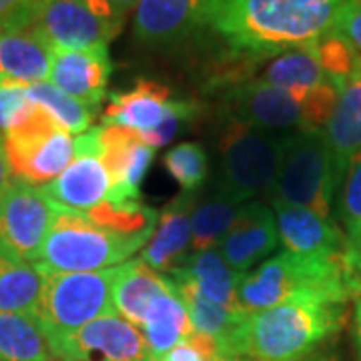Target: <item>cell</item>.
<instances>
[{
    "instance_id": "obj_1",
    "label": "cell",
    "mask_w": 361,
    "mask_h": 361,
    "mask_svg": "<svg viewBox=\"0 0 361 361\" xmlns=\"http://www.w3.org/2000/svg\"><path fill=\"white\" fill-rule=\"evenodd\" d=\"M349 0H203L199 25L235 54L269 59L334 32Z\"/></svg>"
},
{
    "instance_id": "obj_2",
    "label": "cell",
    "mask_w": 361,
    "mask_h": 361,
    "mask_svg": "<svg viewBox=\"0 0 361 361\" xmlns=\"http://www.w3.org/2000/svg\"><path fill=\"white\" fill-rule=\"evenodd\" d=\"M345 303L299 297L271 310L249 313L239 353L249 361H301L341 329Z\"/></svg>"
},
{
    "instance_id": "obj_3",
    "label": "cell",
    "mask_w": 361,
    "mask_h": 361,
    "mask_svg": "<svg viewBox=\"0 0 361 361\" xmlns=\"http://www.w3.org/2000/svg\"><path fill=\"white\" fill-rule=\"evenodd\" d=\"M237 295L247 313L271 310L299 297H325L337 303L355 297L343 259L301 257L289 251H281L243 275Z\"/></svg>"
},
{
    "instance_id": "obj_4",
    "label": "cell",
    "mask_w": 361,
    "mask_h": 361,
    "mask_svg": "<svg viewBox=\"0 0 361 361\" xmlns=\"http://www.w3.org/2000/svg\"><path fill=\"white\" fill-rule=\"evenodd\" d=\"M151 237L123 235L89 219L85 213L56 205V215L39 257L32 263L49 273H92L129 261Z\"/></svg>"
},
{
    "instance_id": "obj_5",
    "label": "cell",
    "mask_w": 361,
    "mask_h": 361,
    "mask_svg": "<svg viewBox=\"0 0 361 361\" xmlns=\"http://www.w3.org/2000/svg\"><path fill=\"white\" fill-rule=\"evenodd\" d=\"M336 193V169L325 130L297 129L285 137L273 201L331 217Z\"/></svg>"
},
{
    "instance_id": "obj_6",
    "label": "cell",
    "mask_w": 361,
    "mask_h": 361,
    "mask_svg": "<svg viewBox=\"0 0 361 361\" xmlns=\"http://www.w3.org/2000/svg\"><path fill=\"white\" fill-rule=\"evenodd\" d=\"M118 267L92 273H42L37 317L51 337L52 348L59 339L71 336L87 323L115 313L113 287Z\"/></svg>"
},
{
    "instance_id": "obj_7",
    "label": "cell",
    "mask_w": 361,
    "mask_h": 361,
    "mask_svg": "<svg viewBox=\"0 0 361 361\" xmlns=\"http://www.w3.org/2000/svg\"><path fill=\"white\" fill-rule=\"evenodd\" d=\"M219 155L221 193L237 205L259 195H273L281 169L283 139L229 121L221 135Z\"/></svg>"
},
{
    "instance_id": "obj_8",
    "label": "cell",
    "mask_w": 361,
    "mask_h": 361,
    "mask_svg": "<svg viewBox=\"0 0 361 361\" xmlns=\"http://www.w3.org/2000/svg\"><path fill=\"white\" fill-rule=\"evenodd\" d=\"M4 153L14 179L49 185L75 159V139L39 103L20 125L4 133Z\"/></svg>"
},
{
    "instance_id": "obj_9",
    "label": "cell",
    "mask_w": 361,
    "mask_h": 361,
    "mask_svg": "<svg viewBox=\"0 0 361 361\" xmlns=\"http://www.w3.org/2000/svg\"><path fill=\"white\" fill-rule=\"evenodd\" d=\"M123 20L109 0H35V25L54 49L106 47Z\"/></svg>"
},
{
    "instance_id": "obj_10",
    "label": "cell",
    "mask_w": 361,
    "mask_h": 361,
    "mask_svg": "<svg viewBox=\"0 0 361 361\" xmlns=\"http://www.w3.org/2000/svg\"><path fill=\"white\" fill-rule=\"evenodd\" d=\"M54 215L56 203L42 189L13 180L0 197V253L35 263Z\"/></svg>"
},
{
    "instance_id": "obj_11",
    "label": "cell",
    "mask_w": 361,
    "mask_h": 361,
    "mask_svg": "<svg viewBox=\"0 0 361 361\" xmlns=\"http://www.w3.org/2000/svg\"><path fill=\"white\" fill-rule=\"evenodd\" d=\"M59 361H151L141 329L106 313L54 343Z\"/></svg>"
},
{
    "instance_id": "obj_12",
    "label": "cell",
    "mask_w": 361,
    "mask_h": 361,
    "mask_svg": "<svg viewBox=\"0 0 361 361\" xmlns=\"http://www.w3.org/2000/svg\"><path fill=\"white\" fill-rule=\"evenodd\" d=\"M231 121L259 130H283L303 127L301 103L291 90L263 80L243 82L225 97Z\"/></svg>"
},
{
    "instance_id": "obj_13",
    "label": "cell",
    "mask_w": 361,
    "mask_h": 361,
    "mask_svg": "<svg viewBox=\"0 0 361 361\" xmlns=\"http://www.w3.org/2000/svg\"><path fill=\"white\" fill-rule=\"evenodd\" d=\"M273 213L283 251L301 257L343 259L348 235L337 227L331 217L277 201H273Z\"/></svg>"
},
{
    "instance_id": "obj_14",
    "label": "cell",
    "mask_w": 361,
    "mask_h": 361,
    "mask_svg": "<svg viewBox=\"0 0 361 361\" xmlns=\"http://www.w3.org/2000/svg\"><path fill=\"white\" fill-rule=\"evenodd\" d=\"M101 159L113 180L109 201H139V187L153 163L155 149L142 141L139 133L118 125L101 127Z\"/></svg>"
},
{
    "instance_id": "obj_15",
    "label": "cell",
    "mask_w": 361,
    "mask_h": 361,
    "mask_svg": "<svg viewBox=\"0 0 361 361\" xmlns=\"http://www.w3.org/2000/svg\"><path fill=\"white\" fill-rule=\"evenodd\" d=\"M279 245V231L275 213L263 203H247L229 233L219 243L221 255L237 275H247Z\"/></svg>"
},
{
    "instance_id": "obj_16",
    "label": "cell",
    "mask_w": 361,
    "mask_h": 361,
    "mask_svg": "<svg viewBox=\"0 0 361 361\" xmlns=\"http://www.w3.org/2000/svg\"><path fill=\"white\" fill-rule=\"evenodd\" d=\"M111 71L106 47L54 49L49 82L94 111L106 97Z\"/></svg>"
},
{
    "instance_id": "obj_17",
    "label": "cell",
    "mask_w": 361,
    "mask_h": 361,
    "mask_svg": "<svg viewBox=\"0 0 361 361\" xmlns=\"http://www.w3.org/2000/svg\"><path fill=\"white\" fill-rule=\"evenodd\" d=\"M54 47L35 23L0 30V80L37 85L49 80Z\"/></svg>"
},
{
    "instance_id": "obj_18",
    "label": "cell",
    "mask_w": 361,
    "mask_h": 361,
    "mask_svg": "<svg viewBox=\"0 0 361 361\" xmlns=\"http://www.w3.org/2000/svg\"><path fill=\"white\" fill-rule=\"evenodd\" d=\"M197 207V195L185 193L175 197L161 213L159 223L142 247L141 261L157 273H173L183 265L191 249V219Z\"/></svg>"
},
{
    "instance_id": "obj_19",
    "label": "cell",
    "mask_w": 361,
    "mask_h": 361,
    "mask_svg": "<svg viewBox=\"0 0 361 361\" xmlns=\"http://www.w3.org/2000/svg\"><path fill=\"white\" fill-rule=\"evenodd\" d=\"M111 191L113 180L101 155H75L63 175L42 187V193L56 205L78 213H89L109 201Z\"/></svg>"
},
{
    "instance_id": "obj_20",
    "label": "cell",
    "mask_w": 361,
    "mask_h": 361,
    "mask_svg": "<svg viewBox=\"0 0 361 361\" xmlns=\"http://www.w3.org/2000/svg\"><path fill=\"white\" fill-rule=\"evenodd\" d=\"M167 277H171L177 293L189 311L195 331H201L205 336L217 339V343L221 345L225 355L241 357L239 345H241V334H243L249 313H235V311L211 303L209 299L199 293V289L195 287L193 281L187 279L179 271L169 273Z\"/></svg>"
},
{
    "instance_id": "obj_21",
    "label": "cell",
    "mask_w": 361,
    "mask_h": 361,
    "mask_svg": "<svg viewBox=\"0 0 361 361\" xmlns=\"http://www.w3.org/2000/svg\"><path fill=\"white\" fill-rule=\"evenodd\" d=\"M103 113V125H118L135 133H149L165 121L175 101L171 90L155 80H139L133 89L113 92Z\"/></svg>"
},
{
    "instance_id": "obj_22",
    "label": "cell",
    "mask_w": 361,
    "mask_h": 361,
    "mask_svg": "<svg viewBox=\"0 0 361 361\" xmlns=\"http://www.w3.org/2000/svg\"><path fill=\"white\" fill-rule=\"evenodd\" d=\"M203 0H141L135 14V39L165 47L185 39L199 25Z\"/></svg>"
},
{
    "instance_id": "obj_23",
    "label": "cell",
    "mask_w": 361,
    "mask_h": 361,
    "mask_svg": "<svg viewBox=\"0 0 361 361\" xmlns=\"http://www.w3.org/2000/svg\"><path fill=\"white\" fill-rule=\"evenodd\" d=\"M336 85L339 97L325 135L334 157L336 180L339 187L351 157L361 149V61L351 77Z\"/></svg>"
},
{
    "instance_id": "obj_24",
    "label": "cell",
    "mask_w": 361,
    "mask_h": 361,
    "mask_svg": "<svg viewBox=\"0 0 361 361\" xmlns=\"http://www.w3.org/2000/svg\"><path fill=\"white\" fill-rule=\"evenodd\" d=\"M171 289V279L151 269L145 261L135 259L118 265L115 287H113V307L123 319L141 327L147 310L157 297Z\"/></svg>"
},
{
    "instance_id": "obj_25",
    "label": "cell",
    "mask_w": 361,
    "mask_h": 361,
    "mask_svg": "<svg viewBox=\"0 0 361 361\" xmlns=\"http://www.w3.org/2000/svg\"><path fill=\"white\" fill-rule=\"evenodd\" d=\"M175 271H179L187 279H191L195 287L199 289V293L211 303L235 311V313H247L241 307V301L237 295L241 275H237L227 265V261L223 259L217 247L207 249V251H191L183 261V265Z\"/></svg>"
},
{
    "instance_id": "obj_26",
    "label": "cell",
    "mask_w": 361,
    "mask_h": 361,
    "mask_svg": "<svg viewBox=\"0 0 361 361\" xmlns=\"http://www.w3.org/2000/svg\"><path fill=\"white\" fill-rule=\"evenodd\" d=\"M139 329L149 345L151 361L161 360L171 349L177 348L193 334L189 311L177 293L173 281H171V289H167L151 303Z\"/></svg>"
},
{
    "instance_id": "obj_27",
    "label": "cell",
    "mask_w": 361,
    "mask_h": 361,
    "mask_svg": "<svg viewBox=\"0 0 361 361\" xmlns=\"http://www.w3.org/2000/svg\"><path fill=\"white\" fill-rule=\"evenodd\" d=\"M0 361H59L35 313L0 311Z\"/></svg>"
},
{
    "instance_id": "obj_28",
    "label": "cell",
    "mask_w": 361,
    "mask_h": 361,
    "mask_svg": "<svg viewBox=\"0 0 361 361\" xmlns=\"http://www.w3.org/2000/svg\"><path fill=\"white\" fill-rule=\"evenodd\" d=\"M42 273L32 263L0 253V311L37 313Z\"/></svg>"
},
{
    "instance_id": "obj_29",
    "label": "cell",
    "mask_w": 361,
    "mask_h": 361,
    "mask_svg": "<svg viewBox=\"0 0 361 361\" xmlns=\"http://www.w3.org/2000/svg\"><path fill=\"white\" fill-rule=\"evenodd\" d=\"M261 80L281 89L293 90L317 87L323 80H327V77L319 65L315 42H311L273 56L269 65L265 66Z\"/></svg>"
},
{
    "instance_id": "obj_30",
    "label": "cell",
    "mask_w": 361,
    "mask_h": 361,
    "mask_svg": "<svg viewBox=\"0 0 361 361\" xmlns=\"http://www.w3.org/2000/svg\"><path fill=\"white\" fill-rule=\"evenodd\" d=\"M239 215V205L219 191L195 207L191 219V251H207L219 247Z\"/></svg>"
},
{
    "instance_id": "obj_31",
    "label": "cell",
    "mask_w": 361,
    "mask_h": 361,
    "mask_svg": "<svg viewBox=\"0 0 361 361\" xmlns=\"http://www.w3.org/2000/svg\"><path fill=\"white\" fill-rule=\"evenodd\" d=\"M28 94L35 103H39L49 115L71 135H82L90 129L92 123V111L87 104L77 99L68 97L66 92L56 89L49 80L37 82L28 87Z\"/></svg>"
},
{
    "instance_id": "obj_32",
    "label": "cell",
    "mask_w": 361,
    "mask_h": 361,
    "mask_svg": "<svg viewBox=\"0 0 361 361\" xmlns=\"http://www.w3.org/2000/svg\"><path fill=\"white\" fill-rule=\"evenodd\" d=\"M165 167L171 177L185 189L195 193L207 177V155L199 142H180L165 157Z\"/></svg>"
},
{
    "instance_id": "obj_33",
    "label": "cell",
    "mask_w": 361,
    "mask_h": 361,
    "mask_svg": "<svg viewBox=\"0 0 361 361\" xmlns=\"http://www.w3.org/2000/svg\"><path fill=\"white\" fill-rule=\"evenodd\" d=\"M315 52L325 77L334 82L345 80L360 66V54L353 51L348 40H343L336 32H329L323 39L315 40Z\"/></svg>"
},
{
    "instance_id": "obj_34",
    "label": "cell",
    "mask_w": 361,
    "mask_h": 361,
    "mask_svg": "<svg viewBox=\"0 0 361 361\" xmlns=\"http://www.w3.org/2000/svg\"><path fill=\"white\" fill-rule=\"evenodd\" d=\"M337 211L345 231L361 229V149L351 157L343 179L337 187ZM345 233V235H348Z\"/></svg>"
},
{
    "instance_id": "obj_35",
    "label": "cell",
    "mask_w": 361,
    "mask_h": 361,
    "mask_svg": "<svg viewBox=\"0 0 361 361\" xmlns=\"http://www.w3.org/2000/svg\"><path fill=\"white\" fill-rule=\"evenodd\" d=\"M337 97H339L337 85L329 78L323 80L322 85L305 90V94L301 97V111H303L301 129H327L336 111Z\"/></svg>"
},
{
    "instance_id": "obj_36",
    "label": "cell",
    "mask_w": 361,
    "mask_h": 361,
    "mask_svg": "<svg viewBox=\"0 0 361 361\" xmlns=\"http://www.w3.org/2000/svg\"><path fill=\"white\" fill-rule=\"evenodd\" d=\"M26 89L28 87L18 82L0 80V130L2 133L14 129L32 113L37 103L30 99Z\"/></svg>"
},
{
    "instance_id": "obj_37",
    "label": "cell",
    "mask_w": 361,
    "mask_h": 361,
    "mask_svg": "<svg viewBox=\"0 0 361 361\" xmlns=\"http://www.w3.org/2000/svg\"><path fill=\"white\" fill-rule=\"evenodd\" d=\"M195 113H197V109H195L193 103L175 101L173 109H171V113L165 116V121H163L161 125H157L153 130H149V133H142L141 139L147 142L151 149L165 147V145H169V142L177 137V133H179L183 121L191 118Z\"/></svg>"
},
{
    "instance_id": "obj_38",
    "label": "cell",
    "mask_w": 361,
    "mask_h": 361,
    "mask_svg": "<svg viewBox=\"0 0 361 361\" xmlns=\"http://www.w3.org/2000/svg\"><path fill=\"white\" fill-rule=\"evenodd\" d=\"M334 32L348 40L353 51L361 56V0H349L341 8Z\"/></svg>"
},
{
    "instance_id": "obj_39",
    "label": "cell",
    "mask_w": 361,
    "mask_h": 361,
    "mask_svg": "<svg viewBox=\"0 0 361 361\" xmlns=\"http://www.w3.org/2000/svg\"><path fill=\"white\" fill-rule=\"evenodd\" d=\"M35 23V0H0V30Z\"/></svg>"
},
{
    "instance_id": "obj_40",
    "label": "cell",
    "mask_w": 361,
    "mask_h": 361,
    "mask_svg": "<svg viewBox=\"0 0 361 361\" xmlns=\"http://www.w3.org/2000/svg\"><path fill=\"white\" fill-rule=\"evenodd\" d=\"M345 271H348L349 283L353 289L355 299L361 297V229L360 231L348 233V243H345Z\"/></svg>"
},
{
    "instance_id": "obj_41",
    "label": "cell",
    "mask_w": 361,
    "mask_h": 361,
    "mask_svg": "<svg viewBox=\"0 0 361 361\" xmlns=\"http://www.w3.org/2000/svg\"><path fill=\"white\" fill-rule=\"evenodd\" d=\"M13 185V175H11V167L6 161V153H4V145L0 142V197L4 191Z\"/></svg>"
},
{
    "instance_id": "obj_42",
    "label": "cell",
    "mask_w": 361,
    "mask_h": 361,
    "mask_svg": "<svg viewBox=\"0 0 361 361\" xmlns=\"http://www.w3.org/2000/svg\"><path fill=\"white\" fill-rule=\"evenodd\" d=\"M353 334H355V349H357V360L361 361V297L355 303V315H353Z\"/></svg>"
},
{
    "instance_id": "obj_43",
    "label": "cell",
    "mask_w": 361,
    "mask_h": 361,
    "mask_svg": "<svg viewBox=\"0 0 361 361\" xmlns=\"http://www.w3.org/2000/svg\"><path fill=\"white\" fill-rule=\"evenodd\" d=\"M109 2L115 6L121 16H127L133 8H137V6H139V2H141V0H109Z\"/></svg>"
},
{
    "instance_id": "obj_44",
    "label": "cell",
    "mask_w": 361,
    "mask_h": 361,
    "mask_svg": "<svg viewBox=\"0 0 361 361\" xmlns=\"http://www.w3.org/2000/svg\"><path fill=\"white\" fill-rule=\"evenodd\" d=\"M301 361H336L334 357H329V355H319V353H311L310 357H305V360Z\"/></svg>"
},
{
    "instance_id": "obj_45",
    "label": "cell",
    "mask_w": 361,
    "mask_h": 361,
    "mask_svg": "<svg viewBox=\"0 0 361 361\" xmlns=\"http://www.w3.org/2000/svg\"><path fill=\"white\" fill-rule=\"evenodd\" d=\"M203 361H249L247 357H227V355H223V357H215V360H203Z\"/></svg>"
},
{
    "instance_id": "obj_46",
    "label": "cell",
    "mask_w": 361,
    "mask_h": 361,
    "mask_svg": "<svg viewBox=\"0 0 361 361\" xmlns=\"http://www.w3.org/2000/svg\"><path fill=\"white\" fill-rule=\"evenodd\" d=\"M63 361H66V360H63Z\"/></svg>"
}]
</instances>
